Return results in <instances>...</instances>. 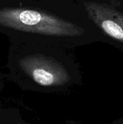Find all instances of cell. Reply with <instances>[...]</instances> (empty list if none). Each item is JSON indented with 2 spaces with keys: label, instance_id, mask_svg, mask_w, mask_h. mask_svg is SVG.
Returning <instances> with one entry per match:
<instances>
[{
  "label": "cell",
  "instance_id": "obj_1",
  "mask_svg": "<svg viewBox=\"0 0 123 124\" xmlns=\"http://www.w3.org/2000/svg\"><path fill=\"white\" fill-rule=\"evenodd\" d=\"M9 77L25 90L43 93L65 92L82 81L75 65L41 52L17 58L10 68Z\"/></svg>",
  "mask_w": 123,
  "mask_h": 124
},
{
  "label": "cell",
  "instance_id": "obj_2",
  "mask_svg": "<svg viewBox=\"0 0 123 124\" xmlns=\"http://www.w3.org/2000/svg\"><path fill=\"white\" fill-rule=\"evenodd\" d=\"M0 25L22 32L51 36L74 37L84 33L80 27L71 22L27 8L0 9Z\"/></svg>",
  "mask_w": 123,
  "mask_h": 124
},
{
  "label": "cell",
  "instance_id": "obj_3",
  "mask_svg": "<svg viewBox=\"0 0 123 124\" xmlns=\"http://www.w3.org/2000/svg\"><path fill=\"white\" fill-rule=\"evenodd\" d=\"M89 17L106 34L123 43V14L104 4L94 1L85 3Z\"/></svg>",
  "mask_w": 123,
  "mask_h": 124
},
{
  "label": "cell",
  "instance_id": "obj_4",
  "mask_svg": "<svg viewBox=\"0 0 123 124\" xmlns=\"http://www.w3.org/2000/svg\"><path fill=\"white\" fill-rule=\"evenodd\" d=\"M66 124H81V123H78V122H75V121H67ZM112 124H115L113 122Z\"/></svg>",
  "mask_w": 123,
  "mask_h": 124
},
{
  "label": "cell",
  "instance_id": "obj_5",
  "mask_svg": "<svg viewBox=\"0 0 123 124\" xmlns=\"http://www.w3.org/2000/svg\"><path fill=\"white\" fill-rule=\"evenodd\" d=\"M2 86H3V81H2V77H1V76L0 75V91H1V89H2Z\"/></svg>",
  "mask_w": 123,
  "mask_h": 124
}]
</instances>
